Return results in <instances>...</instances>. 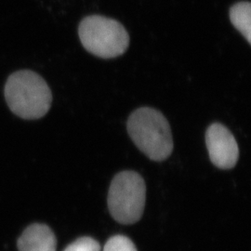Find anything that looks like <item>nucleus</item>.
<instances>
[{
	"label": "nucleus",
	"instance_id": "423d86ee",
	"mask_svg": "<svg viewBox=\"0 0 251 251\" xmlns=\"http://www.w3.org/2000/svg\"><path fill=\"white\" fill-rule=\"evenodd\" d=\"M19 251H56V236L45 225L28 226L18 239Z\"/></svg>",
	"mask_w": 251,
	"mask_h": 251
},
{
	"label": "nucleus",
	"instance_id": "f03ea898",
	"mask_svg": "<svg viewBox=\"0 0 251 251\" xmlns=\"http://www.w3.org/2000/svg\"><path fill=\"white\" fill-rule=\"evenodd\" d=\"M127 131L136 146L153 161H163L171 155V126L159 111L150 107L137 109L128 117Z\"/></svg>",
	"mask_w": 251,
	"mask_h": 251
},
{
	"label": "nucleus",
	"instance_id": "0eeeda50",
	"mask_svg": "<svg viewBox=\"0 0 251 251\" xmlns=\"http://www.w3.org/2000/svg\"><path fill=\"white\" fill-rule=\"evenodd\" d=\"M251 5L250 1H240L231 7L229 15L233 26L251 44Z\"/></svg>",
	"mask_w": 251,
	"mask_h": 251
},
{
	"label": "nucleus",
	"instance_id": "39448f33",
	"mask_svg": "<svg viewBox=\"0 0 251 251\" xmlns=\"http://www.w3.org/2000/svg\"><path fill=\"white\" fill-rule=\"evenodd\" d=\"M206 144L212 164L222 170L233 169L237 163L239 149L231 131L222 124L210 126L206 134Z\"/></svg>",
	"mask_w": 251,
	"mask_h": 251
},
{
	"label": "nucleus",
	"instance_id": "6e6552de",
	"mask_svg": "<svg viewBox=\"0 0 251 251\" xmlns=\"http://www.w3.org/2000/svg\"><path fill=\"white\" fill-rule=\"evenodd\" d=\"M103 251H137L133 242L124 235H115L104 245Z\"/></svg>",
	"mask_w": 251,
	"mask_h": 251
},
{
	"label": "nucleus",
	"instance_id": "1a4fd4ad",
	"mask_svg": "<svg viewBox=\"0 0 251 251\" xmlns=\"http://www.w3.org/2000/svg\"><path fill=\"white\" fill-rule=\"evenodd\" d=\"M63 251H100V245L91 237H81L70 244Z\"/></svg>",
	"mask_w": 251,
	"mask_h": 251
},
{
	"label": "nucleus",
	"instance_id": "7ed1b4c3",
	"mask_svg": "<svg viewBox=\"0 0 251 251\" xmlns=\"http://www.w3.org/2000/svg\"><path fill=\"white\" fill-rule=\"evenodd\" d=\"M78 36L85 50L101 59L119 57L129 45V35L125 27L117 20L100 15L83 19Z\"/></svg>",
	"mask_w": 251,
	"mask_h": 251
},
{
	"label": "nucleus",
	"instance_id": "20e7f679",
	"mask_svg": "<svg viewBox=\"0 0 251 251\" xmlns=\"http://www.w3.org/2000/svg\"><path fill=\"white\" fill-rule=\"evenodd\" d=\"M146 186L135 171H122L112 180L108 194L111 215L120 224L132 225L144 214Z\"/></svg>",
	"mask_w": 251,
	"mask_h": 251
},
{
	"label": "nucleus",
	"instance_id": "f257e3e1",
	"mask_svg": "<svg viewBox=\"0 0 251 251\" xmlns=\"http://www.w3.org/2000/svg\"><path fill=\"white\" fill-rule=\"evenodd\" d=\"M4 92L11 112L24 119L41 118L51 106L52 94L49 85L41 75L31 70L11 74Z\"/></svg>",
	"mask_w": 251,
	"mask_h": 251
}]
</instances>
